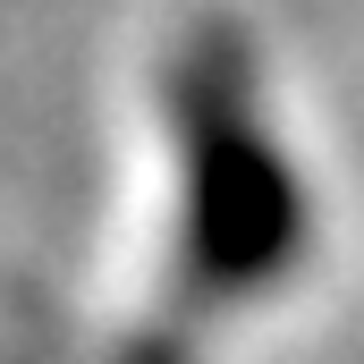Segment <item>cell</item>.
I'll return each mask as SVG.
<instances>
[{
    "mask_svg": "<svg viewBox=\"0 0 364 364\" xmlns=\"http://www.w3.org/2000/svg\"><path fill=\"white\" fill-rule=\"evenodd\" d=\"M161 127L178 170V246L170 314L212 322L229 305H263L296 279L314 246V203L263 102L255 43L237 26H195L161 68Z\"/></svg>",
    "mask_w": 364,
    "mask_h": 364,
    "instance_id": "1",
    "label": "cell"
},
{
    "mask_svg": "<svg viewBox=\"0 0 364 364\" xmlns=\"http://www.w3.org/2000/svg\"><path fill=\"white\" fill-rule=\"evenodd\" d=\"M110 364H203V339H195V322L161 314V322H144V331H136Z\"/></svg>",
    "mask_w": 364,
    "mask_h": 364,
    "instance_id": "2",
    "label": "cell"
}]
</instances>
